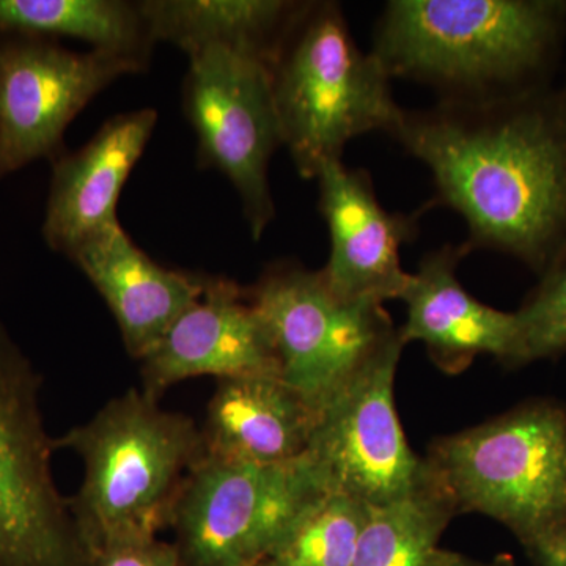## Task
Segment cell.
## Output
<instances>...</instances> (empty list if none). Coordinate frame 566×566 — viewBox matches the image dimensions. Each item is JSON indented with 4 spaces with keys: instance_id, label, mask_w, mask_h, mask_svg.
I'll use <instances>...</instances> for the list:
<instances>
[{
    "instance_id": "1",
    "label": "cell",
    "mask_w": 566,
    "mask_h": 566,
    "mask_svg": "<svg viewBox=\"0 0 566 566\" xmlns=\"http://www.w3.org/2000/svg\"><path fill=\"white\" fill-rule=\"evenodd\" d=\"M392 139L430 170L431 203L468 227L469 252L543 275L566 252V111L558 85L490 103L403 109Z\"/></svg>"
},
{
    "instance_id": "2",
    "label": "cell",
    "mask_w": 566,
    "mask_h": 566,
    "mask_svg": "<svg viewBox=\"0 0 566 566\" xmlns=\"http://www.w3.org/2000/svg\"><path fill=\"white\" fill-rule=\"evenodd\" d=\"M566 0H390L371 54L438 102L490 103L554 87Z\"/></svg>"
},
{
    "instance_id": "3",
    "label": "cell",
    "mask_w": 566,
    "mask_h": 566,
    "mask_svg": "<svg viewBox=\"0 0 566 566\" xmlns=\"http://www.w3.org/2000/svg\"><path fill=\"white\" fill-rule=\"evenodd\" d=\"M268 69L282 147L304 180L342 161L357 137H392L403 114L392 77L333 0H305Z\"/></svg>"
},
{
    "instance_id": "4",
    "label": "cell",
    "mask_w": 566,
    "mask_h": 566,
    "mask_svg": "<svg viewBox=\"0 0 566 566\" xmlns=\"http://www.w3.org/2000/svg\"><path fill=\"white\" fill-rule=\"evenodd\" d=\"M54 446L84 463V482L70 505L98 553L112 539L158 536L170 527L186 479L207 455L202 428L137 389Z\"/></svg>"
},
{
    "instance_id": "5",
    "label": "cell",
    "mask_w": 566,
    "mask_h": 566,
    "mask_svg": "<svg viewBox=\"0 0 566 566\" xmlns=\"http://www.w3.org/2000/svg\"><path fill=\"white\" fill-rule=\"evenodd\" d=\"M424 460L458 513L497 521L531 560L566 536V403L531 398L436 438Z\"/></svg>"
},
{
    "instance_id": "6",
    "label": "cell",
    "mask_w": 566,
    "mask_h": 566,
    "mask_svg": "<svg viewBox=\"0 0 566 566\" xmlns=\"http://www.w3.org/2000/svg\"><path fill=\"white\" fill-rule=\"evenodd\" d=\"M41 376L0 324V566H102L52 476Z\"/></svg>"
},
{
    "instance_id": "7",
    "label": "cell",
    "mask_w": 566,
    "mask_h": 566,
    "mask_svg": "<svg viewBox=\"0 0 566 566\" xmlns=\"http://www.w3.org/2000/svg\"><path fill=\"white\" fill-rule=\"evenodd\" d=\"M326 493L305 455L274 465L205 455L170 521L180 566L256 565Z\"/></svg>"
},
{
    "instance_id": "8",
    "label": "cell",
    "mask_w": 566,
    "mask_h": 566,
    "mask_svg": "<svg viewBox=\"0 0 566 566\" xmlns=\"http://www.w3.org/2000/svg\"><path fill=\"white\" fill-rule=\"evenodd\" d=\"M249 294L273 340L282 378L318 411L398 329L385 305L346 303L322 270L292 260L270 264Z\"/></svg>"
},
{
    "instance_id": "9",
    "label": "cell",
    "mask_w": 566,
    "mask_h": 566,
    "mask_svg": "<svg viewBox=\"0 0 566 566\" xmlns=\"http://www.w3.org/2000/svg\"><path fill=\"white\" fill-rule=\"evenodd\" d=\"M182 109L197 136V158L232 182L253 240L275 218L270 163L282 147L266 63L226 48L189 55Z\"/></svg>"
},
{
    "instance_id": "10",
    "label": "cell",
    "mask_w": 566,
    "mask_h": 566,
    "mask_svg": "<svg viewBox=\"0 0 566 566\" xmlns=\"http://www.w3.org/2000/svg\"><path fill=\"white\" fill-rule=\"evenodd\" d=\"M403 349L397 329L319 411L305 453L327 490L367 506L400 501L431 479L430 465L409 446L395 406Z\"/></svg>"
},
{
    "instance_id": "11",
    "label": "cell",
    "mask_w": 566,
    "mask_h": 566,
    "mask_svg": "<svg viewBox=\"0 0 566 566\" xmlns=\"http://www.w3.org/2000/svg\"><path fill=\"white\" fill-rule=\"evenodd\" d=\"M140 63L57 40L0 32V180L65 153L66 128L104 88Z\"/></svg>"
},
{
    "instance_id": "12",
    "label": "cell",
    "mask_w": 566,
    "mask_h": 566,
    "mask_svg": "<svg viewBox=\"0 0 566 566\" xmlns=\"http://www.w3.org/2000/svg\"><path fill=\"white\" fill-rule=\"evenodd\" d=\"M316 181L329 232V259L322 270L327 285L346 303L400 301L411 277L401 266V248L416 240L427 207L409 214L386 210L370 172L344 161L324 166Z\"/></svg>"
},
{
    "instance_id": "13",
    "label": "cell",
    "mask_w": 566,
    "mask_h": 566,
    "mask_svg": "<svg viewBox=\"0 0 566 566\" xmlns=\"http://www.w3.org/2000/svg\"><path fill=\"white\" fill-rule=\"evenodd\" d=\"M142 392L153 400L197 376L281 374L277 353L249 289L207 275L202 293L139 360Z\"/></svg>"
},
{
    "instance_id": "14",
    "label": "cell",
    "mask_w": 566,
    "mask_h": 566,
    "mask_svg": "<svg viewBox=\"0 0 566 566\" xmlns=\"http://www.w3.org/2000/svg\"><path fill=\"white\" fill-rule=\"evenodd\" d=\"M469 253L464 243L424 253L400 297L406 322L398 334L405 346L422 344L431 363L446 375L463 374L485 354L513 370L520 319L516 312L480 303L464 289L458 266Z\"/></svg>"
},
{
    "instance_id": "15",
    "label": "cell",
    "mask_w": 566,
    "mask_h": 566,
    "mask_svg": "<svg viewBox=\"0 0 566 566\" xmlns=\"http://www.w3.org/2000/svg\"><path fill=\"white\" fill-rule=\"evenodd\" d=\"M158 112L140 109L109 118L77 151L52 166L43 237L52 251L70 256L81 244L117 226L123 186L151 139Z\"/></svg>"
},
{
    "instance_id": "16",
    "label": "cell",
    "mask_w": 566,
    "mask_h": 566,
    "mask_svg": "<svg viewBox=\"0 0 566 566\" xmlns=\"http://www.w3.org/2000/svg\"><path fill=\"white\" fill-rule=\"evenodd\" d=\"M71 262L102 294L120 327L123 344L140 360L170 324L202 293L207 274L169 270L133 243L120 223L81 244Z\"/></svg>"
},
{
    "instance_id": "17",
    "label": "cell",
    "mask_w": 566,
    "mask_h": 566,
    "mask_svg": "<svg viewBox=\"0 0 566 566\" xmlns=\"http://www.w3.org/2000/svg\"><path fill=\"white\" fill-rule=\"evenodd\" d=\"M318 419L281 374L218 379L202 428L205 453L232 463H292L307 453Z\"/></svg>"
},
{
    "instance_id": "18",
    "label": "cell",
    "mask_w": 566,
    "mask_h": 566,
    "mask_svg": "<svg viewBox=\"0 0 566 566\" xmlns=\"http://www.w3.org/2000/svg\"><path fill=\"white\" fill-rule=\"evenodd\" d=\"M305 0H144L142 13L155 43L186 55L226 48L270 65Z\"/></svg>"
},
{
    "instance_id": "19",
    "label": "cell",
    "mask_w": 566,
    "mask_h": 566,
    "mask_svg": "<svg viewBox=\"0 0 566 566\" xmlns=\"http://www.w3.org/2000/svg\"><path fill=\"white\" fill-rule=\"evenodd\" d=\"M0 32L85 41L144 69L156 44L140 3L123 0H0Z\"/></svg>"
},
{
    "instance_id": "20",
    "label": "cell",
    "mask_w": 566,
    "mask_h": 566,
    "mask_svg": "<svg viewBox=\"0 0 566 566\" xmlns=\"http://www.w3.org/2000/svg\"><path fill=\"white\" fill-rule=\"evenodd\" d=\"M457 515L452 497L431 471L430 482L415 493L368 506L352 566H427Z\"/></svg>"
},
{
    "instance_id": "21",
    "label": "cell",
    "mask_w": 566,
    "mask_h": 566,
    "mask_svg": "<svg viewBox=\"0 0 566 566\" xmlns=\"http://www.w3.org/2000/svg\"><path fill=\"white\" fill-rule=\"evenodd\" d=\"M368 506L329 491L256 566H352Z\"/></svg>"
},
{
    "instance_id": "22",
    "label": "cell",
    "mask_w": 566,
    "mask_h": 566,
    "mask_svg": "<svg viewBox=\"0 0 566 566\" xmlns=\"http://www.w3.org/2000/svg\"><path fill=\"white\" fill-rule=\"evenodd\" d=\"M520 349L513 370L557 359L566 353V252L524 297L517 308Z\"/></svg>"
},
{
    "instance_id": "23",
    "label": "cell",
    "mask_w": 566,
    "mask_h": 566,
    "mask_svg": "<svg viewBox=\"0 0 566 566\" xmlns=\"http://www.w3.org/2000/svg\"><path fill=\"white\" fill-rule=\"evenodd\" d=\"M102 566H180L174 543L158 536H128L99 547Z\"/></svg>"
},
{
    "instance_id": "24",
    "label": "cell",
    "mask_w": 566,
    "mask_h": 566,
    "mask_svg": "<svg viewBox=\"0 0 566 566\" xmlns=\"http://www.w3.org/2000/svg\"><path fill=\"white\" fill-rule=\"evenodd\" d=\"M427 566H516V564L509 554H499L491 560H476L455 551L438 547Z\"/></svg>"
},
{
    "instance_id": "25",
    "label": "cell",
    "mask_w": 566,
    "mask_h": 566,
    "mask_svg": "<svg viewBox=\"0 0 566 566\" xmlns=\"http://www.w3.org/2000/svg\"><path fill=\"white\" fill-rule=\"evenodd\" d=\"M534 566H566V536L532 560Z\"/></svg>"
},
{
    "instance_id": "26",
    "label": "cell",
    "mask_w": 566,
    "mask_h": 566,
    "mask_svg": "<svg viewBox=\"0 0 566 566\" xmlns=\"http://www.w3.org/2000/svg\"><path fill=\"white\" fill-rule=\"evenodd\" d=\"M558 88H560V95H562V102H564L565 111H566V80L564 84L558 85Z\"/></svg>"
},
{
    "instance_id": "27",
    "label": "cell",
    "mask_w": 566,
    "mask_h": 566,
    "mask_svg": "<svg viewBox=\"0 0 566 566\" xmlns=\"http://www.w3.org/2000/svg\"><path fill=\"white\" fill-rule=\"evenodd\" d=\"M243 566H256V565H243Z\"/></svg>"
}]
</instances>
